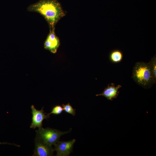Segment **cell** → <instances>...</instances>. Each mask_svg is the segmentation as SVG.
Listing matches in <instances>:
<instances>
[{"label": "cell", "mask_w": 156, "mask_h": 156, "mask_svg": "<svg viewBox=\"0 0 156 156\" xmlns=\"http://www.w3.org/2000/svg\"><path fill=\"white\" fill-rule=\"evenodd\" d=\"M132 77L137 84L145 88H151L155 83L148 63L136 62L133 68Z\"/></svg>", "instance_id": "obj_2"}, {"label": "cell", "mask_w": 156, "mask_h": 156, "mask_svg": "<svg viewBox=\"0 0 156 156\" xmlns=\"http://www.w3.org/2000/svg\"><path fill=\"white\" fill-rule=\"evenodd\" d=\"M11 144V145H13H13H16V146H18V145H16L15 144H10V143H7V142H0V144Z\"/></svg>", "instance_id": "obj_13"}, {"label": "cell", "mask_w": 156, "mask_h": 156, "mask_svg": "<svg viewBox=\"0 0 156 156\" xmlns=\"http://www.w3.org/2000/svg\"><path fill=\"white\" fill-rule=\"evenodd\" d=\"M151 70L152 76L155 83L156 82V55H155L148 63Z\"/></svg>", "instance_id": "obj_10"}, {"label": "cell", "mask_w": 156, "mask_h": 156, "mask_svg": "<svg viewBox=\"0 0 156 156\" xmlns=\"http://www.w3.org/2000/svg\"><path fill=\"white\" fill-rule=\"evenodd\" d=\"M55 29H50L49 33L44 44V49L53 53L57 52L60 44L59 39L55 34Z\"/></svg>", "instance_id": "obj_7"}, {"label": "cell", "mask_w": 156, "mask_h": 156, "mask_svg": "<svg viewBox=\"0 0 156 156\" xmlns=\"http://www.w3.org/2000/svg\"><path fill=\"white\" fill-rule=\"evenodd\" d=\"M36 131V137L52 146L55 145L59 141L61 136L68 133L70 131L62 132L49 128L42 127L39 128Z\"/></svg>", "instance_id": "obj_3"}, {"label": "cell", "mask_w": 156, "mask_h": 156, "mask_svg": "<svg viewBox=\"0 0 156 156\" xmlns=\"http://www.w3.org/2000/svg\"><path fill=\"white\" fill-rule=\"evenodd\" d=\"M121 87L122 86L120 85L116 86L114 84L111 83L105 88L101 93L97 94L96 96H103L108 100L112 101L113 99L116 98L118 96L119 93L118 89Z\"/></svg>", "instance_id": "obj_8"}, {"label": "cell", "mask_w": 156, "mask_h": 156, "mask_svg": "<svg viewBox=\"0 0 156 156\" xmlns=\"http://www.w3.org/2000/svg\"><path fill=\"white\" fill-rule=\"evenodd\" d=\"M34 156H51L53 155V148L52 146L44 142L41 139L36 137Z\"/></svg>", "instance_id": "obj_4"}, {"label": "cell", "mask_w": 156, "mask_h": 156, "mask_svg": "<svg viewBox=\"0 0 156 156\" xmlns=\"http://www.w3.org/2000/svg\"><path fill=\"white\" fill-rule=\"evenodd\" d=\"M109 59L111 62L113 63H118L122 60L123 54L122 51L118 49L112 50L109 54Z\"/></svg>", "instance_id": "obj_9"}, {"label": "cell", "mask_w": 156, "mask_h": 156, "mask_svg": "<svg viewBox=\"0 0 156 156\" xmlns=\"http://www.w3.org/2000/svg\"><path fill=\"white\" fill-rule=\"evenodd\" d=\"M63 111L62 107L60 105H57L52 109L50 113L47 114L50 115L52 114L54 115H59L61 114Z\"/></svg>", "instance_id": "obj_12"}, {"label": "cell", "mask_w": 156, "mask_h": 156, "mask_svg": "<svg viewBox=\"0 0 156 156\" xmlns=\"http://www.w3.org/2000/svg\"><path fill=\"white\" fill-rule=\"evenodd\" d=\"M27 10L42 15L48 23L50 29L55 28L58 21L65 15L60 4L56 0H40L29 6Z\"/></svg>", "instance_id": "obj_1"}, {"label": "cell", "mask_w": 156, "mask_h": 156, "mask_svg": "<svg viewBox=\"0 0 156 156\" xmlns=\"http://www.w3.org/2000/svg\"><path fill=\"white\" fill-rule=\"evenodd\" d=\"M75 139L67 141H58L54 145V151L57 152L56 156H68L72 152Z\"/></svg>", "instance_id": "obj_6"}, {"label": "cell", "mask_w": 156, "mask_h": 156, "mask_svg": "<svg viewBox=\"0 0 156 156\" xmlns=\"http://www.w3.org/2000/svg\"><path fill=\"white\" fill-rule=\"evenodd\" d=\"M62 107L63 110L66 112L70 114L73 116L75 115L76 109H73L69 103L66 105L63 104Z\"/></svg>", "instance_id": "obj_11"}, {"label": "cell", "mask_w": 156, "mask_h": 156, "mask_svg": "<svg viewBox=\"0 0 156 156\" xmlns=\"http://www.w3.org/2000/svg\"><path fill=\"white\" fill-rule=\"evenodd\" d=\"M31 108L32 114V121L30 128L35 129L37 127L38 128L42 127L43 121L44 119H47L50 117V116L47 114L46 115L44 112L43 107L41 110H38L35 108L34 105H32Z\"/></svg>", "instance_id": "obj_5"}]
</instances>
